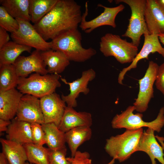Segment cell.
Masks as SVG:
<instances>
[{
	"mask_svg": "<svg viewBox=\"0 0 164 164\" xmlns=\"http://www.w3.org/2000/svg\"><path fill=\"white\" fill-rule=\"evenodd\" d=\"M80 5L73 0H58L52 9L33 26L46 41L78 29L82 18Z\"/></svg>",
	"mask_w": 164,
	"mask_h": 164,
	"instance_id": "obj_1",
	"label": "cell"
},
{
	"mask_svg": "<svg viewBox=\"0 0 164 164\" xmlns=\"http://www.w3.org/2000/svg\"><path fill=\"white\" fill-rule=\"evenodd\" d=\"M81 33L78 29L71 30L52 39V49L63 52L70 61L84 62L94 56L97 51L91 47H83Z\"/></svg>",
	"mask_w": 164,
	"mask_h": 164,
	"instance_id": "obj_2",
	"label": "cell"
},
{
	"mask_svg": "<svg viewBox=\"0 0 164 164\" xmlns=\"http://www.w3.org/2000/svg\"><path fill=\"white\" fill-rule=\"evenodd\" d=\"M143 128L126 131L123 133L111 137L106 140V152L120 162L129 159L136 149L143 132Z\"/></svg>",
	"mask_w": 164,
	"mask_h": 164,
	"instance_id": "obj_3",
	"label": "cell"
},
{
	"mask_svg": "<svg viewBox=\"0 0 164 164\" xmlns=\"http://www.w3.org/2000/svg\"><path fill=\"white\" fill-rule=\"evenodd\" d=\"M60 77L57 74L35 73L28 77H20L17 89L23 94H29L40 98L55 92L61 86Z\"/></svg>",
	"mask_w": 164,
	"mask_h": 164,
	"instance_id": "obj_4",
	"label": "cell"
},
{
	"mask_svg": "<svg viewBox=\"0 0 164 164\" xmlns=\"http://www.w3.org/2000/svg\"><path fill=\"white\" fill-rule=\"evenodd\" d=\"M100 50L105 57L113 56L121 64L132 62L138 53V46L118 35L108 33L102 36Z\"/></svg>",
	"mask_w": 164,
	"mask_h": 164,
	"instance_id": "obj_5",
	"label": "cell"
},
{
	"mask_svg": "<svg viewBox=\"0 0 164 164\" xmlns=\"http://www.w3.org/2000/svg\"><path fill=\"white\" fill-rule=\"evenodd\" d=\"M135 110L133 106L128 107L121 113L116 114L111 121L112 127L114 129L125 128L126 130H134L146 127L159 132L164 125V107L161 108L156 118L153 121L146 122L142 119V113L134 114Z\"/></svg>",
	"mask_w": 164,
	"mask_h": 164,
	"instance_id": "obj_6",
	"label": "cell"
},
{
	"mask_svg": "<svg viewBox=\"0 0 164 164\" xmlns=\"http://www.w3.org/2000/svg\"><path fill=\"white\" fill-rule=\"evenodd\" d=\"M114 1L116 4L124 3L130 7L131 14L129 24L126 32L122 36L130 38L132 40V42L138 47L142 35L149 33L145 18L146 0Z\"/></svg>",
	"mask_w": 164,
	"mask_h": 164,
	"instance_id": "obj_7",
	"label": "cell"
},
{
	"mask_svg": "<svg viewBox=\"0 0 164 164\" xmlns=\"http://www.w3.org/2000/svg\"><path fill=\"white\" fill-rule=\"evenodd\" d=\"M16 19L18 22L19 28L16 32L11 33L10 37L13 41L40 51L52 49L51 42L45 40L30 22Z\"/></svg>",
	"mask_w": 164,
	"mask_h": 164,
	"instance_id": "obj_8",
	"label": "cell"
},
{
	"mask_svg": "<svg viewBox=\"0 0 164 164\" xmlns=\"http://www.w3.org/2000/svg\"><path fill=\"white\" fill-rule=\"evenodd\" d=\"M159 65L152 61H149L144 77L138 80L139 91L133 106L135 110L142 113L145 111L154 96L153 85L155 82Z\"/></svg>",
	"mask_w": 164,
	"mask_h": 164,
	"instance_id": "obj_9",
	"label": "cell"
},
{
	"mask_svg": "<svg viewBox=\"0 0 164 164\" xmlns=\"http://www.w3.org/2000/svg\"><path fill=\"white\" fill-rule=\"evenodd\" d=\"M97 6L103 8V12L92 20L87 21L86 18L88 15V10L87 2H86L85 12L82 14L79 26L82 30L86 33H90L97 28L104 26H109L115 28L116 17L118 13L125 9L124 6L122 4L113 7H107L101 4H98Z\"/></svg>",
	"mask_w": 164,
	"mask_h": 164,
	"instance_id": "obj_10",
	"label": "cell"
},
{
	"mask_svg": "<svg viewBox=\"0 0 164 164\" xmlns=\"http://www.w3.org/2000/svg\"><path fill=\"white\" fill-rule=\"evenodd\" d=\"M29 94H25L22 97L16 114L19 120L30 123H44L40 99Z\"/></svg>",
	"mask_w": 164,
	"mask_h": 164,
	"instance_id": "obj_11",
	"label": "cell"
},
{
	"mask_svg": "<svg viewBox=\"0 0 164 164\" xmlns=\"http://www.w3.org/2000/svg\"><path fill=\"white\" fill-rule=\"evenodd\" d=\"M96 76V72L92 68L83 71L80 78L72 82L67 81L61 76L60 80L69 87V93L67 95L62 94L61 96L67 106L73 108L77 106L76 99L81 93L87 95L89 93L88 84L94 79Z\"/></svg>",
	"mask_w": 164,
	"mask_h": 164,
	"instance_id": "obj_12",
	"label": "cell"
},
{
	"mask_svg": "<svg viewBox=\"0 0 164 164\" xmlns=\"http://www.w3.org/2000/svg\"><path fill=\"white\" fill-rule=\"evenodd\" d=\"M44 123H53L58 126L67 106L61 97L55 92L40 98Z\"/></svg>",
	"mask_w": 164,
	"mask_h": 164,
	"instance_id": "obj_13",
	"label": "cell"
},
{
	"mask_svg": "<svg viewBox=\"0 0 164 164\" xmlns=\"http://www.w3.org/2000/svg\"><path fill=\"white\" fill-rule=\"evenodd\" d=\"M144 43L141 50L138 53L131 64L124 68L119 74L118 82L120 84H123V80L127 72L132 69L136 68L137 63L140 60L143 59L148 60L149 56L150 53L157 52L164 58V47L160 44L158 35L147 33L144 34Z\"/></svg>",
	"mask_w": 164,
	"mask_h": 164,
	"instance_id": "obj_14",
	"label": "cell"
},
{
	"mask_svg": "<svg viewBox=\"0 0 164 164\" xmlns=\"http://www.w3.org/2000/svg\"><path fill=\"white\" fill-rule=\"evenodd\" d=\"M19 77H26L32 73L45 75L48 73L41 51L35 50L27 56H19L14 64Z\"/></svg>",
	"mask_w": 164,
	"mask_h": 164,
	"instance_id": "obj_15",
	"label": "cell"
},
{
	"mask_svg": "<svg viewBox=\"0 0 164 164\" xmlns=\"http://www.w3.org/2000/svg\"><path fill=\"white\" fill-rule=\"evenodd\" d=\"M145 18L149 33H164V5L160 0H146Z\"/></svg>",
	"mask_w": 164,
	"mask_h": 164,
	"instance_id": "obj_16",
	"label": "cell"
},
{
	"mask_svg": "<svg viewBox=\"0 0 164 164\" xmlns=\"http://www.w3.org/2000/svg\"><path fill=\"white\" fill-rule=\"evenodd\" d=\"M154 130L148 128L143 131L139 140L136 151H142L149 156L152 164H156L155 159L162 164H164L163 149L157 141L154 135Z\"/></svg>",
	"mask_w": 164,
	"mask_h": 164,
	"instance_id": "obj_17",
	"label": "cell"
},
{
	"mask_svg": "<svg viewBox=\"0 0 164 164\" xmlns=\"http://www.w3.org/2000/svg\"><path fill=\"white\" fill-rule=\"evenodd\" d=\"M92 124V118L90 113L77 111L73 108L67 106L58 127L65 133L77 127H91Z\"/></svg>",
	"mask_w": 164,
	"mask_h": 164,
	"instance_id": "obj_18",
	"label": "cell"
},
{
	"mask_svg": "<svg viewBox=\"0 0 164 164\" xmlns=\"http://www.w3.org/2000/svg\"><path fill=\"white\" fill-rule=\"evenodd\" d=\"M23 95L15 88L0 91V118L10 120L14 118Z\"/></svg>",
	"mask_w": 164,
	"mask_h": 164,
	"instance_id": "obj_19",
	"label": "cell"
},
{
	"mask_svg": "<svg viewBox=\"0 0 164 164\" xmlns=\"http://www.w3.org/2000/svg\"><path fill=\"white\" fill-rule=\"evenodd\" d=\"M6 132L7 139L23 145L33 143L31 123L19 120L16 117L11 120Z\"/></svg>",
	"mask_w": 164,
	"mask_h": 164,
	"instance_id": "obj_20",
	"label": "cell"
},
{
	"mask_svg": "<svg viewBox=\"0 0 164 164\" xmlns=\"http://www.w3.org/2000/svg\"><path fill=\"white\" fill-rule=\"evenodd\" d=\"M44 62L47 67L48 73L59 74L70 64V61L62 52L52 49L41 51Z\"/></svg>",
	"mask_w": 164,
	"mask_h": 164,
	"instance_id": "obj_21",
	"label": "cell"
},
{
	"mask_svg": "<svg viewBox=\"0 0 164 164\" xmlns=\"http://www.w3.org/2000/svg\"><path fill=\"white\" fill-rule=\"evenodd\" d=\"M2 152L9 164H25L27 161L23 145L6 139L1 138Z\"/></svg>",
	"mask_w": 164,
	"mask_h": 164,
	"instance_id": "obj_22",
	"label": "cell"
},
{
	"mask_svg": "<svg viewBox=\"0 0 164 164\" xmlns=\"http://www.w3.org/2000/svg\"><path fill=\"white\" fill-rule=\"evenodd\" d=\"M65 133L66 142L70 150L71 157H73L78 147L91 138L92 131L91 127H80L73 128Z\"/></svg>",
	"mask_w": 164,
	"mask_h": 164,
	"instance_id": "obj_23",
	"label": "cell"
},
{
	"mask_svg": "<svg viewBox=\"0 0 164 164\" xmlns=\"http://www.w3.org/2000/svg\"><path fill=\"white\" fill-rule=\"evenodd\" d=\"M45 133L46 144L51 150H56L66 147L65 133L53 123L42 124Z\"/></svg>",
	"mask_w": 164,
	"mask_h": 164,
	"instance_id": "obj_24",
	"label": "cell"
},
{
	"mask_svg": "<svg viewBox=\"0 0 164 164\" xmlns=\"http://www.w3.org/2000/svg\"><path fill=\"white\" fill-rule=\"evenodd\" d=\"M32 48L13 41H9L0 49V65L14 64L22 53L27 52L30 53Z\"/></svg>",
	"mask_w": 164,
	"mask_h": 164,
	"instance_id": "obj_25",
	"label": "cell"
},
{
	"mask_svg": "<svg viewBox=\"0 0 164 164\" xmlns=\"http://www.w3.org/2000/svg\"><path fill=\"white\" fill-rule=\"evenodd\" d=\"M0 3L14 18L31 21L29 0H0Z\"/></svg>",
	"mask_w": 164,
	"mask_h": 164,
	"instance_id": "obj_26",
	"label": "cell"
},
{
	"mask_svg": "<svg viewBox=\"0 0 164 164\" xmlns=\"http://www.w3.org/2000/svg\"><path fill=\"white\" fill-rule=\"evenodd\" d=\"M58 0H29L31 21L38 22L53 8Z\"/></svg>",
	"mask_w": 164,
	"mask_h": 164,
	"instance_id": "obj_27",
	"label": "cell"
},
{
	"mask_svg": "<svg viewBox=\"0 0 164 164\" xmlns=\"http://www.w3.org/2000/svg\"><path fill=\"white\" fill-rule=\"evenodd\" d=\"M27 161L33 164H49L50 149L33 143L23 145Z\"/></svg>",
	"mask_w": 164,
	"mask_h": 164,
	"instance_id": "obj_28",
	"label": "cell"
},
{
	"mask_svg": "<svg viewBox=\"0 0 164 164\" xmlns=\"http://www.w3.org/2000/svg\"><path fill=\"white\" fill-rule=\"evenodd\" d=\"M19 78L14 64L0 65V91L15 88L18 84Z\"/></svg>",
	"mask_w": 164,
	"mask_h": 164,
	"instance_id": "obj_29",
	"label": "cell"
},
{
	"mask_svg": "<svg viewBox=\"0 0 164 164\" xmlns=\"http://www.w3.org/2000/svg\"><path fill=\"white\" fill-rule=\"evenodd\" d=\"M0 27L11 33L16 32L19 28L17 20L9 14L2 5L0 6Z\"/></svg>",
	"mask_w": 164,
	"mask_h": 164,
	"instance_id": "obj_30",
	"label": "cell"
},
{
	"mask_svg": "<svg viewBox=\"0 0 164 164\" xmlns=\"http://www.w3.org/2000/svg\"><path fill=\"white\" fill-rule=\"evenodd\" d=\"M67 151L66 147L56 150L50 149L49 164H71L66 157Z\"/></svg>",
	"mask_w": 164,
	"mask_h": 164,
	"instance_id": "obj_31",
	"label": "cell"
},
{
	"mask_svg": "<svg viewBox=\"0 0 164 164\" xmlns=\"http://www.w3.org/2000/svg\"><path fill=\"white\" fill-rule=\"evenodd\" d=\"M33 143L43 146L46 144L45 134L42 125L38 123L31 124Z\"/></svg>",
	"mask_w": 164,
	"mask_h": 164,
	"instance_id": "obj_32",
	"label": "cell"
},
{
	"mask_svg": "<svg viewBox=\"0 0 164 164\" xmlns=\"http://www.w3.org/2000/svg\"><path fill=\"white\" fill-rule=\"evenodd\" d=\"M71 164H92L90 155L87 152L77 151L73 157H67Z\"/></svg>",
	"mask_w": 164,
	"mask_h": 164,
	"instance_id": "obj_33",
	"label": "cell"
},
{
	"mask_svg": "<svg viewBox=\"0 0 164 164\" xmlns=\"http://www.w3.org/2000/svg\"><path fill=\"white\" fill-rule=\"evenodd\" d=\"M155 84L157 89L164 95V62L159 66Z\"/></svg>",
	"mask_w": 164,
	"mask_h": 164,
	"instance_id": "obj_34",
	"label": "cell"
},
{
	"mask_svg": "<svg viewBox=\"0 0 164 164\" xmlns=\"http://www.w3.org/2000/svg\"><path fill=\"white\" fill-rule=\"evenodd\" d=\"M10 39L7 31L0 27V49L9 41Z\"/></svg>",
	"mask_w": 164,
	"mask_h": 164,
	"instance_id": "obj_35",
	"label": "cell"
},
{
	"mask_svg": "<svg viewBox=\"0 0 164 164\" xmlns=\"http://www.w3.org/2000/svg\"><path fill=\"white\" fill-rule=\"evenodd\" d=\"M11 121L0 118V132L2 133L6 132L9 125L11 124Z\"/></svg>",
	"mask_w": 164,
	"mask_h": 164,
	"instance_id": "obj_36",
	"label": "cell"
},
{
	"mask_svg": "<svg viewBox=\"0 0 164 164\" xmlns=\"http://www.w3.org/2000/svg\"><path fill=\"white\" fill-rule=\"evenodd\" d=\"M0 164H9L5 156L2 152L0 153Z\"/></svg>",
	"mask_w": 164,
	"mask_h": 164,
	"instance_id": "obj_37",
	"label": "cell"
},
{
	"mask_svg": "<svg viewBox=\"0 0 164 164\" xmlns=\"http://www.w3.org/2000/svg\"><path fill=\"white\" fill-rule=\"evenodd\" d=\"M155 137L157 138L159 141L161 143L162 147L163 149L164 150V138L163 137L159 136L157 135L155 136Z\"/></svg>",
	"mask_w": 164,
	"mask_h": 164,
	"instance_id": "obj_38",
	"label": "cell"
},
{
	"mask_svg": "<svg viewBox=\"0 0 164 164\" xmlns=\"http://www.w3.org/2000/svg\"><path fill=\"white\" fill-rule=\"evenodd\" d=\"M160 42L164 45V33L158 35Z\"/></svg>",
	"mask_w": 164,
	"mask_h": 164,
	"instance_id": "obj_39",
	"label": "cell"
},
{
	"mask_svg": "<svg viewBox=\"0 0 164 164\" xmlns=\"http://www.w3.org/2000/svg\"><path fill=\"white\" fill-rule=\"evenodd\" d=\"M115 159L114 158H113L112 160L108 163L106 164H114L115 162Z\"/></svg>",
	"mask_w": 164,
	"mask_h": 164,
	"instance_id": "obj_40",
	"label": "cell"
},
{
	"mask_svg": "<svg viewBox=\"0 0 164 164\" xmlns=\"http://www.w3.org/2000/svg\"><path fill=\"white\" fill-rule=\"evenodd\" d=\"M160 1L164 5V0H160Z\"/></svg>",
	"mask_w": 164,
	"mask_h": 164,
	"instance_id": "obj_41",
	"label": "cell"
},
{
	"mask_svg": "<svg viewBox=\"0 0 164 164\" xmlns=\"http://www.w3.org/2000/svg\"><path fill=\"white\" fill-rule=\"evenodd\" d=\"M25 164H33L29 162H26Z\"/></svg>",
	"mask_w": 164,
	"mask_h": 164,
	"instance_id": "obj_42",
	"label": "cell"
}]
</instances>
